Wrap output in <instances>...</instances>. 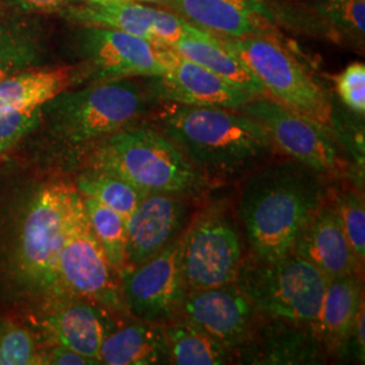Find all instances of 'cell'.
<instances>
[{"label": "cell", "mask_w": 365, "mask_h": 365, "mask_svg": "<svg viewBox=\"0 0 365 365\" xmlns=\"http://www.w3.org/2000/svg\"><path fill=\"white\" fill-rule=\"evenodd\" d=\"M78 197L30 160L0 175V314L30 321L64 298L57 267Z\"/></svg>", "instance_id": "1"}, {"label": "cell", "mask_w": 365, "mask_h": 365, "mask_svg": "<svg viewBox=\"0 0 365 365\" xmlns=\"http://www.w3.org/2000/svg\"><path fill=\"white\" fill-rule=\"evenodd\" d=\"M149 101L150 95L131 78L60 92L41 106L39 125L30 134L37 144L30 161L49 167L53 161L83 158L108 135L135 123Z\"/></svg>", "instance_id": "2"}, {"label": "cell", "mask_w": 365, "mask_h": 365, "mask_svg": "<svg viewBox=\"0 0 365 365\" xmlns=\"http://www.w3.org/2000/svg\"><path fill=\"white\" fill-rule=\"evenodd\" d=\"M322 203L319 173L295 160L268 164L244 184L238 202L253 256L272 260L292 253L304 225Z\"/></svg>", "instance_id": "3"}, {"label": "cell", "mask_w": 365, "mask_h": 365, "mask_svg": "<svg viewBox=\"0 0 365 365\" xmlns=\"http://www.w3.org/2000/svg\"><path fill=\"white\" fill-rule=\"evenodd\" d=\"M167 103L157 117L160 130L206 178L232 176L274 152L267 130L240 110Z\"/></svg>", "instance_id": "4"}, {"label": "cell", "mask_w": 365, "mask_h": 365, "mask_svg": "<svg viewBox=\"0 0 365 365\" xmlns=\"http://www.w3.org/2000/svg\"><path fill=\"white\" fill-rule=\"evenodd\" d=\"M81 161L117 173L145 195H192L209 184L163 131L137 123L108 135Z\"/></svg>", "instance_id": "5"}, {"label": "cell", "mask_w": 365, "mask_h": 365, "mask_svg": "<svg viewBox=\"0 0 365 365\" xmlns=\"http://www.w3.org/2000/svg\"><path fill=\"white\" fill-rule=\"evenodd\" d=\"M235 284L260 314L314 325L321 312L327 279L295 253L242 261Z\"/></svg>", "instance_id": "6"}, {"label": "cell", "mask_w": 365, "mask_h": 365, "mask_svg": "<svg viewBox=\"0 0 365 365\" xmlns=\"http://www.w3.org/2000/svg\"><path fill=\"white\" fill-rule=\"evenodd\" d=\"M217 38L248 66L260 81L267 98L303 117L330 126L333 107L327 92L282 45L279 37L217 36Z\"/></svg>", "instance_id": "7"}, {"label": "cell", "mask_w": 365, "mask_h": 365, "mask_svg": "<svg viewBox=\"0 0 365 365\" xmlns=\"http://www.w3.org/2000/svg\"><path fill=\"white\" fill-rule=\"evenodd\" d=\"M57 276L64 298L90 300L108 312L126 309L120 291V277L110 265L92 232L80 194L60 252Z\"/></svg>", "instance_id": "8"}, {"label": "cell", "mask_w": 365, "mask_h": 365, "mask_svg": "<svg viewBox=\"0 0 365 365\" xmlns=\"http://www.w3.org/2000/svg\"><path fill=\"white\" fill-rule=\"evenodd\" d=\"M182 277L187 289L235 283L242 264V242L232 218L206 210L182 235Z\"/></svg>", "instance_id": "9"}, {"label": "cell", "mask_w": 365, "mask_h": 365, "mask_svg": "<svg viewBox=\"0 0 365 365\" xmlns=\"http://www.w3.org/2000/svg\"><path fill=\"white\" fill-rule=\"evenodd\" d=\"M73 46L83 84L155 78L165 69L156 45L119 30L80 27Z\"/></svg>", "instance_id": "10"}, {"label": "cell", "mask_w": 365, "mask_h": 365, "mask_svg": "<svg viewBox=\"0 0 365 365\" xmlns=\"http://www.w3.org/2000/svg\"><path fill=\"white\" fill-rule=\"evenodd\" d=\"M269 134L274 149L319 175L339 173L344 161L327 126L303 117L267 96H255L240 108Z\"/></svg>", "instance_id": "11"}, {"label": "cell", "mask_w": 365, "mask_h": 365, "mask_svg": "<svg viewBox=\"0 0 365 365\" xmlns=\"http://www.w3.org/2000/svg\"><path fill=\"white\" fill-rule=\"evenodd\" d=\"M180 253L182 235L150 259L119 274L125 307L137 319L164 325L180 312L188 291Z\"/></svg>", "instance_id": "12"}, {"label": "cell", "mask_w": 365, "mask_h": 365, "mask_svg": "<svg viewBox=\"0 0 365 365\" xmlns=\"http://www.w3.org/2000/svg\"><path fill=\"white\" fill-rule=\"evenodd\" d=\"M156 46L165 69L160 76L149 78V92L158 99L178 105L240 110L255 98L170 46Z\"/></svg>", "instance_id": "13"}, {"label": "cell", "mask_w": 365, "mask_h": 365, "mask_svg": "<svg viewBox=\"0 0 365 365\" xmlns=\"http://www.w3.org/2000/svg\"><path fill=\"white\" fill-rule=\"evenodd\" d=\"M184 321L235 351L248 339L259 313L235 283L187 291Z\"/></svg>", "instance_id": "14"}, {"label": "cell", "mask_w": 365, "mask_h": 365, "mask_svg": "<svg viewBox=\"0 0 365 365\" xmlns=\"http://www.w3.org/2000/svg\"><path fill=\"white\" fill-rule=\"evenodd\" d=\"M30 322L43 342L72 349L95 364L106 336L113 330L108 310L87 299L63 298L54 302Z\"/></svg>", "instance_id": "15"}, {"label": "cell", "mask_w": 365, "mask_h": 365, "mask_svg": "<svg viewBox=\"0 0 365 365\" xmlns=\"http://www.w3.org/2000/svg\"><path fill=\"white\" fill-rule=\"evenodd\" d=\"M245 364H324L327 348L312 324L271 318L256 322L248 339L235 348Z\"/></svg>", "instance_id": "16"}, {"label": "cell", "mask_w": 365, "mask_h": 365, "mask_svg": "<svg viewBox=\"0 0 365 365\" xmlns=\"http://www.w3.org/2000/svg\"><path fill=\"white\" fill-rule=\"evenodd\" d=\"M156 4L217 36H280L267 6L259 0H160Z\"/></svg>", "instance_id": "17"}, {"label": "cell", "mask_w": 365, "mask_h": 365, "mask_svg": "<svg viewBox=\"0 0 365 365\" xmlns=\"http://www.w3.org/2000/svg\"><path fill=\"white\" fill-rule=\"evenodd\" d=\"M187 215L188 206L182 196L145 195L126 220V268L150 259L175 241L182 233Z\"/></svg>", "instance_id": "18"}, {"label": "cell", "mask_w": 365, "mask_h": 365, "mask_svg": "<svg viewBox=\"0 0 365 365\" xmlns=\"http://www.w3.org/2000/svg\"><path fill=\"white\" fill-rule=\"evenodd\" d=\"M292 253L313 264L327 280L360 274V262L344 233L334 205L321 203L302 229Z\"/></svg>", "instance_id": "19"}, {"label": "cell", "mask_w": 365, "mask_h": 365, "mask_svg": "<svg viewBox=\"0 0 365 365\" xmlns=\"http://www.w3.org/2000/svg\"><path fill=\"white\" fill-rule=\"evenodd\" d=\"M81 84L76 66L27 68L0 80V110L41 107L60 92Z\"/></svg>", "instance_id": "20"}, {"label": "cell", "mask_w": 365, "mask_h": 365, "mask_svg": "<svg viewBox=\"0 0 365 365\" xmlns=\"http://www.w3.org/2000/svg\"><path fill=\"white\" fill-rule=\"evenodd\" d=\"M363 304L360 274H345L327 280L321 312L314 324L327 352L342 353Z\"/></svg>", "instance_id": "21"}, {"label": "cell", "mask_w": 365, "mask_h": 365, "mask_svg": "<svg viewBox=\"0 0 365 365\" xmlns=\"http://www.w3.org/2000/svg\"><path fill=\"white\" fill-rule=\"evenodd\" d=\"M99 360L107 365L170 364V344L164 327L138 319L113 329L102 342Z\"/></svg>", "instance_id": "22"}, {"label": "cell", "mask_w": 365, "mask_h": 365, "mask_svg": "<svg viewBox=\"0 0 365 365\" xmlns=\"http://www.w3.org/2000/svg\"><path fill=\"white\" fill-rule=\"evenodd\" d=\"M155 11L156 7H149L133 0H81L78 3L76 0L60 10L58 14L80 27L119 30L153 43L152 24Z\"/></svg>", "instance_id": "23"}, {"label": "cell", "mask_w": 365, "mask_h": 365, "mask_svg": "<svg viewBox=\"0 0 365 365\" xmlns=\"http://www.w3.org/2000/svg\"><path fill=\"white\" fill-rule=\"evenodd\" d=\"M170 48L195 61L196 64L207 68L237 88L249 92L253 96H265L260 81L215 34L192 25L190 33Z\"/></svg>", "instance_id": "24"}, {"label": "cell", "mask_w": 365, "mask_h": 365, "mask_svg": "<svg viewBox=\"0 0 365 365\" xmlns=\"http://www.w3.org/2000/svg\"><path fill=\"white\" fill-rule=\"evenodd\" d=\"M46 57V33L34 15L11 18L0 25V80L43 66Z\"/></svg>", "instance_id": "25"}, {"label": "cell", "mask_w": 365, "mask_h": 365, "mask_svg": "<svg viewBox=\"0 0 365 365\" xmlns=\"http://www.w3.org/2000/svg\"><path fill=\"white\" fill-rule=\"evenodd\" d=\"M170 344V363L178 365H222L232 361L230 349L187 321L163 325Z\"/></svg>", "instance_id": "26"}, {"label": "cell", "mask_w": 365, "mask_h": 365, "mask_svg": "<svg viewBox=\"0 0 365 365\" xmlns=\"http://www.w3.org/2000/svg\"><path fill=\"white\" fill-rule=\"evenodd\" d=\"M73 187L80 195L105 205L126 220L145 196L117 173L96 167H83L75 178Z\"/></svg>", "instance_id": "27"}, {"label": "cell", "mask_w": 365, "mask_h": 365, "mask_svg": "<svg viewBox=\"0 0 365 365\" xmlns=\"http://www.w3.org/2000/svg\"><path fill=\"white\" fill-rule=\"evenodd\" d=\"M83 200L92 232L103 249L107 260L118 274H122L126 268V218L93 199L83 196Z\"/></svg>", "instance_id": "28"}, {"label": "cell", "mask_w": 365, "mask_h": 365, "mask_svg": "<svg viewBox=\"0 0 365 365\" xmlns=\"http://www.w3.org/2000/svg\"><path fill=\"white\" fill-rule=\"evenodd\" d=\"M38 331L16 315H0V365H38Z\"/></svg>", "instance_id": "29"}, {"label": "cell", "mask_w": 365, "mask_h": 365, "mask_svg": "<svg viewBox=\"0 0 365 365\" xmlns=\"http://www.w3.org/2000/svg\"><path fill=\"white\" fill-rule=\"evenodd\" d=\"M314 9L325 22L330 38L363 43L365 0H317Z\"/></svg>", "instance_id": "30"}, {"label": "cell", "mask_w": 365, "mask_h": 365, "mask_svg": "<svg viewBox=\"0 0 365 365\" xmlns=\"http://www.w3.org/2000/svg\"><path fill=\"white\" fill-rule=\"evenodd\" d=\"M334 207L353 253L360 265H363L365 257L364 199L357 191H346L336 199Z\"/></svg>", "instance_id": "31"}, {"label": "cell", "mask_w": 365, "mask_h": 365, "mask_svg": "<svg viewBox=\"0 0 365 365\" xmlns=\"http://www.w3.org/2000/svg\"><path fill=\"white\" fill-rule=\"evenodd\" d=\"M41 107L25 110H0V144L7 150L26 140L37 129Z\"/></svg>", "instance_id": "32"}, {"label": "cell", "mask_w": 365, "mask_h": 365, "mask_svg": "<svg viewBox=\"0 0 365 365\" xmlns=\"http://www.w3.org/2000/svg\"><path fill=\"white\" fill-rule=\"evenodd\" d=\"M339 99L353 113L364 115L365 113V66L352 63L339 75L333 76Z\"/></svg>", "instance_id": "33"}, {"label": "cell", "mask_w": 365, "mask_h": 365, "mask_svg": "<svg viewBox=\"0 0 365 365\" xmlns=\"http://www.w3.org/2000/svg\"><path fill=\"white\" fill-rule=\"evenodd\" d=\"M192 25L179 15L163 7H156L152 24L153 43L158 46H172L190 33Z\"/></svg>", "instance_id": "34"}, {"label": "cell", "mask_w": 365, "mask_h": 365, "mask_svg": "<svg viewBox=\"0 0 365 365\" xmlns=\"http://www.w3.org/2000/svg\"><path fill=\"white\" fill-rule=\"evenodd\" d=\"M92 365L95 364L92 360L73 352L72 349L52 344L43 342L41 345L38 354V365Z\"/></svg>", "instance_id": "35"}, {"label": "cell", "mask_w": 365, "mask_h": 365, "mask_svg": "<svg viewBox=\"0 0 365 365\" xmlns=\"http://www.w3.org/2000/svg\"><path fill=\"white\" fill-rule=\"evenodd\" d=\"M76 0H11L14 6H16L19 10H24L25 13L48 14L58 13L66 6L73 3Z\"/></svg>", "instance_id": "36"}, {"label": "cell", "mask_w": 365, "mask_h": 365, "mask_svg": "<svg viewBox=\"0 0 365 365\" xmlns=\"http://www.w3.org/2000/svg\"><path fill=\"white\" fill-rule=\"evenodd\" d=\"M133 1H150V3H157L160 0H133Z\"/></svg>", "instance_id": "37"}, {"label": "cell", "mask_w": 365, "mask_h": 365, "mask_svg": "<svg viewBox=\"0 0 365 365\" xmlns=\"http://www.w3.org/2000/svg\"><path fill=\"white\" fill-rule=\"evenodd\" d=\"M6 150H7V149H6L3 145L0 144V155H1V153H4Z\"/></svg>", "instance_id": "38"}, {"label": "cell", "mask_w": 365, "mask_h": 365, "mask_svg": "<svg viewBox=\"0 0 365 365\" xmlns=\"http://www.w3.org/2000/svg\"><path fill=\"white\" fill-rule=\"evenodd\" d=\"M88 1H99V0H88Z\"/></svg>", "instance_id": "39"}, {"label": "cell", "mask_w": 365, "mask_h": 365, "mask_svg": "<svg viewBox=\"0 0 365 365\" xmlns=\"http://www.w3.org/2000/svg\"><path fill=\"white\" fill-rule=\"evenodd\" d=\"M259 1H262V0H259Z\"/></svg>", "instance_id": "40"}]
</instances>
